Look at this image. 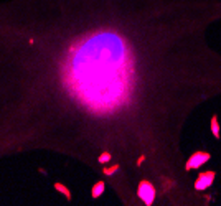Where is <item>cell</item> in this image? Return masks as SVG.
Listing matches in <instances>:
<instances>
[{
    "label": "cell",
    "mask_w": 221,
    "mask_h": 206,
    "mask_svg": "<svg viewBox=\"0 0 221 206\" xmlns=\"http://www.w3.org/2000/svg\"><path fill=\"white\" fill-rule=\"evenodd\" d=\"M109 158H111V155H109L107 152H106V153H102V155L99 157V162H102V163H104V162H107Z\"/></svg>",
    "instance_id": "cell-7"
},
{
    "label": "cell",
    "mask_w": 221,
    "mask_h": 206,
    "mask_svg": "<svg viewBox=\"0 0 221 206\" xmlns=\"http://www.w3.org/2000/svg\"><path fill=\"white\" fill-rule=\"evenodd\" d=\"M211 132H213V135H215L216 139H220V124H218V117L216 115H213L211 117Z\"/></svg>",
    "instance_id": "cell-4"
},
{
    "label": "cell",
    "mask_w": 221,
    "mask_h": 206,
    "mask_svg": "<svg viewBox=\"0 0 221 206\" xmlns=\"http://www.w3.org/2000/svg\"><path fill=\"white\" fill-rule=\"evenodd\" d=\"M102 191H104V183L99 181V183H96L94 188H92V198H97L99 195H102Z\"/></svg>",
    "instance_id": "cell-5"
},
{
    "label": "cell",
    "mask_w": 221,
    "mask_h": 206,
    "mask_svg": "<svg viewBox=\"0 0 221 206\" xmlns=\"http://www.w3.org/2000/svg\"><path fill=\"white\" fill-rule=\"evenodd\" d=\"M215 177H216L215 172H205V173H201V175H198V178H196V181H195V188L198 190V191L208 190L210 186L213 185Z\"/></svg>",
    "instance_id": "cell-3"
},
{
    "label": "cell",
    "mask_w": 221,
    "mask_h": 206,
    "mask_svg": "<svg viewBox=\"0 0 221 206\" xmlns=\"http://www.w3.org/2000/svg\"><path fill=\"white\" fill-rule=\"evenodd\" d=\"M211 158V155H210L208 152H195L190 158H188L187 165H185V170H192V168H198L200 165H203L205 162H208V160Z\"/></svg>",
    "instance_id": "cell-1"
},
{
    "label": "cell",
    "mask_w": 221,
    "mask_h": 206,
    "mask_svg": "<svg viewBox=\"0 0 221 206\" xmlns=\"http://www.w3.org/2000/svg\"><path fill=\"white\" fill-rule=\"evenodd\" d=\"M56 190H58V191H61V193L64 195V196H66L68 200H69V198H71V193H69V191H68V190L64 188V186H63V185H56Z\"/></svg>",
    "instance_id": "cell-6"
},
{
    "label": "cell",
    "mask_w": 221,
    "mask_h": 206,
    "mask_svg": "<svg viewBox=\"0 0 221 206\" xmlns=\"http://www.w3.org/2000/svg\"><path fill=\"white\" fill-rule=\"evenodd\" d=\"M139 196H140V200L145 203V205H152V203H154V198H155L154 186H152L149 181H140V185H139Z\"/></svg>",
    "instance_id": "cell-2"
}]
</instances>
